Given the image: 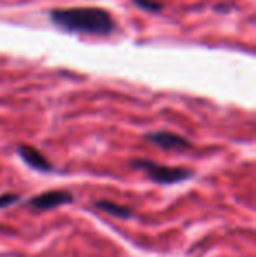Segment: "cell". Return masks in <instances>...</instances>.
<instances>
[{
	"label": "cell",
	"mask_w": 256,
	"mask_h": 257,
	"mask_svg": "<svg viewBox=\"0 0 256 257\" xmlns=\"http://www.w3.org/2000/svg\"><path fill=\"white\" fill-rule=\"evenodd\" d=\"M18 154L21 156L25 163H27L30 168L39 170V172H51L53 165L49 163V159L46 158L37 147L34 146H20L18 147Z\"/></svg>",
	"instance_id": "5"
},
{
	"label": "cell",
	"mask_w": 256,
	"mask_h": 257,
	"mask_svg": "<svg viewBox=\"0 0 256 257\" xmlns=\"http://www.w3.org/2000/svg\"><path fill=\"white\" fill-rule=\"evenodd\" d=\"M20 201V196L14 193H6V194H0V208H7V206L14 205Z\"/></svg>",
	"instance_id": "8"
},
{
	"label": "cell",
	"mask_w": 256,
	"mask_h": 257,
	"mask_svg": "<svg viewBox=\"0 0 256 257\" xmlns=\"http://www.w3.org/2000/svg\"><path fill=\"white\" fill-rule=\"evenodd\" d=\"M49 20L60 30L70 34H86V35H107L114 34L116 21L109 11L102 7H62L53 9L49 13Z\"/></svg>",
	"instance_id": "1"
},
{
	"label": "cell",
	"mask_w": 256,
	"mask_h": 257,
	"mask_svg": "<svg viewBox=\"0 0 256 257\" xmlns=\"http://www.w3.org/2000/svg\"><path fill=\"white\" fill-rule=\"evenodd\" d=\"M133 4L144 11H151V13H160L163 9V6L160 2H156V0H133Z\"/></svg>",
	"instance_id": "7"
},
{
	"label": "cell",
	"mask_w": 256,
	"mask_h": 257,
	"mask_svg": "<svg viewBox=\"0 0 256 257\" xmlns=\"http://www.w3.org/2000/svg\"><path fill=\"white\" fill-rule=\"evenodd\" d=\"M68 203H72V194L63 189L46 191V193L37 194V196L28 201V205L34 206L35 210H51L56 208V206L68 205Z\"/></svg>",
	"instance_id": "4"
},
{
	"label": "cell",
	"mask_w": 256,
	"mask_h": 257,
	"mask_svg": "<svg viewBox=\"0 0 256 257\" xmlns=\"http://www.w3.org/2000/svg\"><path fill=\"white\" fill-rule=\"evenodd\" d=\"M95 205H97V208L104 210V212L109 213V215H113V217L128 219V217L132 215V210H130L128 206L118 205V203H114V201H109V200H100V201H97Z\"/></svg>",
	"instance_id": "6"
},
{
	"label": "cell",
	"mask_w": 256,
	"mask_h": 257,
	"mask_svg": "<svg viewBox=\"0 0 256 257\" xmlns=\"http://www.w3.org/2000/svg\"><path fill=\"white\" fill-rule=\"evenodd\" d=\"M146 140L154 146L161 147L165 151H186V149H192V142L185 137L178 135V133H172V132H153V133H147Z\"/></svg>",
	"instance_id": "3"
},
{
	"label": "cell",
	"mask_w": 256,
	"mask_h": 257,
	"mask_svg": "<svg viewBox=\"0 0 256 257\" xmlns=\"http://www.w3.org/2000/svg\"><path fill=\"white\" fill-rule=\"evenodd\" d=\"M132 166L142 170L156 184H178L192 177V170L179 168V166L158 165V163L147 161V159H135V161H132Z\"/></svg>",
	"instance_id": "2"
}]
</instances>
